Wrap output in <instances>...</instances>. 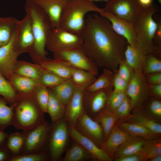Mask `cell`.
<instances>
[{"label": "cell", "mask_w": 161, "mask_h": 161, "mask_svg": "<svg viewBox=\"0 0 161 161\" xmlns=\"http://www.w3.org/2000/svg\"><path fill=\"white\" fill-rule=\"evenodd\" d=\"M24 8L30 17L34 39L31 52L39 58H45L47 54L45 49L47 42L52 28L50 21L43 10L29 0L26 2Z\"/></svg>", "instance_id": "cell-4"}, {"label": "cell", "mask_w": 161, "mask_h": 161, "mask_svg": "<svg viewBox=\"0 0 161 161\" xmlns=\"http://www.w3.org/2000/svg\"><path fill=\"white\" fill-rule=\"evenodd\" d=\"M116 124L132 136L143 137L146 140L159 137L146 128L139 124L127 122H119Z\"/></svg>", "instance_id": "cell-28"}, {"label": "cell", "mask_w": 161, "mask_h": 161, "mask_svg": "<svg viewBox=\"0 0 161 161\" xmlns=\"http://www.w3.org/2000/svg\"><path fill=\"white\" fill-rule=\"evenodd\" d=\"M143 161L149 160L154 157L161 154V138L160 136L146 140L140 152Z\"/></svg>", "instance_id": "cell-34"}, {"label": "cell", "mask_w": 161, "mask_h": 161, "mask_svg": "<svg viewBox=\"0 0 161 161\" xmlns=\"http://www.w3.org/2000/svg\"><path fill=\"white\" fill-rule=\"evenodd\" d=\"M150 161H161V154L157 155L149 160Z\"/></svg>", "instance_id": "cell-55"}, {"label": "cell", "mask_w": 161, "mask_h": 161, "mask_svg": "<svg viewBox=\"0 0 161 161\" xmlns=\"http://www.w3.org/2000/svg\"><path fill=\"white\" fill-rule=\"evenodd\" d=\"M94 119L101 125L104 133L105 141L117 122V117L114 112L105 108L97 115Z\"/></svg>", "instance_id": "cell-32"}, {"label": "cell", "mask_w": 161, "mask_h": 161, "mask_svg": "<svg viewBox=\"0 0 161 161\" xmlns=\"http://www.w3.org/2000/svg\"><path fill=\"white\" fill-rule=\"evenodd\" d=\"M149 96L161 99V84H148Z\"/></svg>", "instance_id": "cell-49"}, {"label": "cell", "mask_w": 161, "mask_h": 161, "mask_svg": "<svg viewBox=\"0 0 161 161\" xmlns=\"http://www.w3.org/2000/svg\"><path fill=\"white\" fill-rule=\"evenodd\" d=\"M144 75L148 84H161V72L152 73Z\"/></svg>", "instance_id": "cell-48"}, {"label": "cell", "mask_w": 161, "mask_h": 161, "mask_svg": "<svg viewBox=\"0 0 161 161\" xmlns=\"http://www.w3.org/2000/svg\"><path fill=\"white\" fill-rule=\"evenodd\" d=\"M161 72V61L153 54L147 55L142 73L144 75Z\"/></svg>", "instance_id": "cell-37"}, {"label": "cell", "mask_w": 161, "mask_h": 161, "mask_svg": "<svg viewBox=\"0 0 161 161\" xmlns=\"http://www.w3.org/2000/svg\"><path fill=\"white\" fill-rule=\"evenodd\" d=\"M84 91L76 86L72 96L66 106L64 117L69 126L75 127L78 118L85 112L83 101Z\"/></svg>", "instance_id": "cell-18"}, {"label": "cell", "mask_w": 161, "mask_h": 161, "mask_svg": "<svg viewBox=\"0 0 161 161\" xmlns=\"http://www.w3.org/2000/svg\"><path fill=\"white\" fill-rule=\"evenodd\" d=\"M34 43L30 17L26 13L24 17L17 21L14 41V47L19 54L23 52H31Z\"/></svg>", "instance_id": "cell-12"}, {"label": "cell", "mask_w": 161, "mask_h": 161, "mask_svg": "<svg viewBox=\"0 0 161 161\" xmlns=\"http://www.w3.org/2000/svg\"><path fill=\"white\" fill-rule=\"evenodd\" d=\"M105 11L91 0H70L63 12L59 27L81 35L85 26L86 15L91 12L100 14Z\"/></svg>", "instance_id": "cell-2"}, {"label": "cell", "mask_w": 161, "mask_h": 161, "mask_svg": "<svg viewBox=\"0 0 161 161\" xmlns=\"http://www.w3.org/2000/svg\"><path fill=\"white\" fill-rule=\"evenodd\" d=\"M131 136L116 124L102 144L101 148L112 158L117 148Z\"/></svg>", "instance_id": "cell-20"}, {"label": "cell", "mask_w": 161, "mask_h": 161, "mask_svg": "<svg viewBox=\"0 0 161 161\" xmlns=\"http://www.w3.org/2000/svg\"><path fill=\"white\" fill-rule=\"evenodd\" d=\"M114 75V73L111 70L103 68L101 74L85 91L94 92L102 90H112Z\"/></svg>", "instance_id": "cell-24"}, {"label": "cell", "mask_w": 161, "mask_h": 161, "mask_svg": "<svg viewBox=\"0 0 161 161\" xmlns=\"http://www.w3.org/2000/svg\"><path fill=\"white\" fill-rule=\"evenodd\" d=\"M124 59L135 72H142L147 55L137 47L127 44Z\"/></svg>", "instance_id": "cell-22"}, {"label": "cell", "mask_w": 161, "mask_h": 161, "mask_svg": "<svg viewBox=\"0 0 161 161\" xmlns=\"http://www.w3.org/2000/svg\"><path fill=\"white\" fill-rule=\"evenodd\" d=\"M81 35V48L88 57L98 66L116 73L128 43L114 31L110 21L98 13L89 14Z\"/></svg>", "instance_id": "cell-1"}, {"label": "cell", "mask_w": 161, "mask_h": 161, "mask_svg": "<svg viewBox=\"0 0 161 161\" xmlns=\"http://www.w3.org/2000/svg\"><path fill=\"white\" fill-rule=\"evenodd\" d=\"M18 21L13 17H0V47L8 43L15 34Z\"/></svg>", "instance_id": "cell-27"}, {"label": "cell", "mask_w": 161, "mask_h": 161, "mask_svg": "<svg viewBox=\"0 0 161 161\" xmlns=\"http://www.w3.org/2000/svg\"><path fill=\"white\" fill-rule=\"evenodd\" d=\"M92 159L90 154L80 144L74 141L61 161H85Z\"/></svg>", "instance_id": "cell-31"}, {"label": "cell", "mask_w": 161, "mask_h": 161, "mask_svg": "<svg viewBox=\"0 0 161 161\" xmlns=\"http://www.w3.org/2000/svg\"><path fill=\"white\" fill-rule=\"evenodd\" d=\"M9 134L4 131L0 130V148L5 146Z\"/></svg>", "instance_id": "cell-53"}, {"label": "cell", "mask_w": 161, "mask_h": 161, "mask_svg": "<svg viewBox=\"0 0 161 161\" xmlns=\"http://www.w3.org/2000/svg\"><path fill=\"white\" fill-rule=\"evenodd\" d=\"M158 10L157 7L153 4L145 8L133 24L137 36L136 47L146 55L160 54V49L154 43L158 24L153 16Z\"/></svg>", "instance_id": "cell-3"}, {"label": "cell", "mask_w": 161, "mask_h": 161, "mask_svg": "<svg viewBox=\"0 0 161 161\" xmlns=\"http://www.w3.org/2000/svg\"><path fill=\"white\" fill-rule=\"evenodd\" d=\"M96 76L86 71L74 68L71 78L77 87L85 90L95 80Z\"/></svg>", "instance_id": "cell-33"}, {"label": "cell", "mask_w": 161, "mask_h": 161, "mask_svg": "<svg viewBox=\"0 0 161 161\" xmlns=\"http://www.w3.org/2000/svg\"><path fill=\"white\" fill-rule=\"evenodd\" d=\"M138 1L144 8L150 7L153 4V0H138Z\"/></svg>", "instance_id": "cell-54"}, {"label": "cell", "mask_w": 161, "mask_h": 161, "mask_svg": "<svg viewBox=\"0 0 161 161\" xmlns=\"http://www.w3.org/2000/svg\"><path fill=\"white\" fill-rule=\"evenodd\" d=\"M15 34L8 43L0 47V72L7 77L12 73L19 54L14 46Z\"/></svg>", "instance_id": "cell-19"}, {"label": "cell", "mask_w": 161, "mask_h": 161, "mask_svg": "<svg viewBox=\"0 0 161 161\" xmlns=\"http://www.w3.org/2000/svg\"><path fill=\"white\" fill-rule=\"evenodd\" d=\"M126 93L131 101L133 112L139 111L149 96L148 84L142 72H134L129 82Z\"/></svg>", "instance_id": "cell-11"}, {"label": "cell", "mask_w": 161, "mask_h": 161, "mask_svg": "<svg viewBox=\"0 0 161 161\" xmlns=\"http://www.w3.org/2000/svg\"><path fill=\"white\" fill-rule=\"evenodd\" d=\"M49 99L47 113L50 116L52 122H55L64 117L66 106L57 97L52 89L49 90Z\"/></svg>", "instance_id": "cell-26"}, {"label": "cell", "mask_w": 161, "mask_h": 161, "mask_svg": "<svg viewBox=\"0 0 161 161\" xmlns=\"http://www.w3.org/2000/svg\"><path fill=\"white\" fill-rule=\"evenodd\" d=\"M112 90H102L94 92L84 90L83 101L86 112L94 118L106 108L109 96Z\"/></svg>", "instance_id": "cell-14"}, {"label": "cell", "mask_w": 161, "mask_h": 161, "mask_svg": "<svg viewBox=\"0 0 161 161\" xmlns=\"http://www.w3.org/2000/svg\"><path fill=\"white\" fill-rule=\"evenodd\" d=\"M13 155L5 146L0 148V161H10Z\"/></svg>", "instance_id": "cell-51"}, {"label": "cell", "mask_w": 161, "mask_h": 161, "mask_svg": "<svg viewBox=\"0 0 161 161\" xmlns=\"http://www.w3.org/2000/svg\"><path fill=\"white\" fill-rule=\"evenodd\" d=\"M158 2L160 4H161V0H157Z\"/></svg>", "instance_id": "cell-57"}, {"label": "cell", "mask_w": 161, "mask_h": 161, "mask_svg": "<svg viewBox=\"0 0 161 161\" xmlns=\"http://www.w3.org/2000/svg\"><path fill=\"white\" fill-rule=\"evenodd\" d=\"M44 71L39 79L42 85L46 87L52 88L66 79L44 69Z\"/></svg>", "instance_id": "cell-41"}, {"label": "cell", "mask_w": 161, "mask_h": 161, "mask_svg": "<svg viewBox=\"0 0 161 161\" xmlns=\"http://www.w3.org/2000/svg\"><path fill=\"white\" fill-rule=\"evenodd\" d=\"M82 44L80 35L70 32L59 27L52 28L46 47L55 52L80 47Z\"/></svg>", "instance_id": "cell-8"}, {"label": "cell", "mask_w": 161, "mask_h": 161, "mask_svg": "<svg viewBox=\"0 0 161 161\" xmlns=\"http://www.w3.org/2000/svg\"><path fill=\"white\" fill-rule=\"evenodd\" d=\"M13 81L17 89L25 94L31 92L36 84L35 80L21 76L15 77Z\"/></svg>", "instance_id": "cell-39"}, {"label": "cell", "mask_w": 161, "mask_h": 161, "mask_svg": "<svg viewBox=\"0 0 161 161\" xmlns=\"http://www.w3.org/2000/svg\"><path fill=\"white\" fill-rule=\"evenodd\" d=\"M116 161H143L140 153L129 154L114 159Z\"/></svg>", "instance_id": "cell-50"}, {"label": "cell", "mask_w": 161, "mask_h": 161, "mask_svg": "<svg viewBox=\"0 0 161 161\" xmlns=\"http://www.w3.org/2000/svg\"><path fill=\"white\" fill-rule=\"evenodd\" d=\"M142 106H144V109L140 110L142 112L139 111L142 114L160 123L161 119L160 99L149 96Z\"/></svg>", "instance_id": "cell-29"}, {"label": "cell", "mask_w": 161, "mask_h": 161, "mask_svg": "<svg viewBox=\"0 0 161 161\" xmlns=\"http://www.w3.org/2000/svg\"><path fill=\"white\" fill-rule=\"evenodd\" d=\"M146 140L142 137L131 136L117 148L112 158L114 160L120 157L140 153Z\"/></svg>", "instance_id": "cell-21"}, {"label": "cell", "mask_w": 161, "mask_h": 161, "mask_svg": "<svg viewBox=\"0 0 161 161\" xmlns=\"http://www.w3.org/2000/svg\"><path fill=\"white\" fill-rule=\"evenodd\" d=\"M49 90L42 85L35 94V100L43 113H47V108L49 99Z\"/></svg>", "instance_id": "cell-44"}, {"label": "cell", "mask_w": 161, "mask_h": 161, "mask_svg": "<svg viewBox=\"0 0 161 161\" xmlns=\"http://www.w3.org/2000/svg\"><path fill=\"white\" fill-rule=\"evenodd\" d=\"M24 143L23 133L16 132L9 134L5 146L14 157L21 154Z\"/></svg>", "instance_id": "cell-36"}, {"label": "cell", "mask_w": 161, "mask_h": 161, "mask_svg": "<svg viewBox=\"0 0 161 161\" xmlns=\"http://www.w3.org/2000/svg\"><path fill=\"white\" fill-rule=\"evenodd\" d=\"M135 72L124 59L119 64L116 72L121 78L129 82Z\"/></svg>", "instance_id": "cell-46"}, {"label": "cell", "mask_w": 161, "mask_h": 161, "mask_svg": "<svg viewBox=\"0 0 161 161\" xmlns=\"http://www.w3.org/2000/svg\"><path fill=\"white\" fill-rule=\"evenodd\" d=\"M55 58L61 60L74 68L83 69L97 76L98 66L84 52L81 47L54 52Z\"/></svg>", "instance_id": "cell-10"}, {"label": "cell", "mask_w": 161, "mask_h": 161, "mask_svg": "<svg viewBox=\"0 0 161 161\" xmlns=\"http://www.w3.org/2000/svg\"><path fill=\"white\" fill-rule=\"evenodd\" d=\"M13 105L11 125L16 129L30 130L45 121L44 113L35 100L24 97Z\"/></svg>", "instance_id": "cell-5"}, {"label": "cell", "mask_w": 161, "mask_h": 161, "mask_svg": "<svg viewBox=\"0 0 161 161\" xmlns=\"http://www.w3.org/2000/svg\"><path fill=\"white\" fill-rule=\"evenodd\" d=\"M50 160L47 150L40 152L21 154L12 157L10 161H48Z\"/></svg>", "instance_id": "cell-38"}, {"label": "cell", "mask_w": 161, "mask_h": 161, "mask_svg": "<svg viewBox=\"0 0 161 161\" xmlns=\"http://www.w3.org/2000/svg\"><path fill=\"white\" fill-rule=\"evenodd\" d=\"M92 1H104L106 2L108 0H91Z\"/></svg>", "instance_id": "cell-56"}, {"label": "cell", "mask_w": 161, "mask_h": 161, "mask_svg": "<svg viewBox=\"0 0 161 161\" xmlns=\"http://www.w3.org/2000/svg\"><path fill=\"white\" fill-rule=\"evenodd\" d=\"M75 128L81 134L101 147L104 141V135L100 124L85 112L78 118Z\"/></svg>", "instance_id": "cell-13"}, {"label": "cell", "mask_w": 161, "mask_h": 161, "mask_svg": "<svg viewBox=\"0 0 161 161\" xmlns=\"http://www.w3.org/2000/svg\"><path fill=\"white\" fill-rule=\"evenodd\" d=\"M0 95L8 102H12L17 99L15 92L10 83L0 72Z\"/></svg>", "instance_id": "cell-42"}, {"label": "cell", "mask_w": 161, "mask_h": 161, "mask_svg": "<svg viewBox=\"0 0 161 161\" xmlns=\"http://www.w3.org/2000/svg\"><path fill=\"white\" fill-rule=\"evenodd\" d=\"M39 6L48 17L52 28L59 27L63 12L70 0H29Z\"/></svg>", "instance_id": "cell-17"}, {"label": "cell", "mask_w": 161, "mask_h": 161, "mask_svg": "<svg viewBox=\"0 0 161 161\" xmlns=\"http://www.w3.org/2000/svg\"><path fill=\"white\" fill-rule=\"evenodd\" d=\"M8 101L4 97H0V130L4 131L12 125L13 105H7Z\"/></svg>", "instance_id": "cell-35"}, {"label": "cell", "mask_w": 161, "mask_h": 161, "mask_svg": "<svg viewBox=\"0 0 161 161\" xmlns=\"http://www.w3.org/2000/svg\"><path fill=\"white\" fill-rule=\"evenodd\" d=\"M99 14L110 21L114 31L124 38L128 44L137 46V36L133 24L114 16L108 11H105Z\"/></svg>", "instance_id": "cell-15"}, {"label": "cell", "mask_w": 161, "mask_h": 161, "mask_svg": "<svg viewBox=\"0 0 161 161\" xmlns=\"http://www.w3.org/2000/svg\"><path fill=\"white\" fill-rule=\"evenodd\" d=\"M69 125L64 117L50 125L47 150L50 160L60 161L66 151L70 137Z\"/></svg>", "instance_id": "cell-6"}, {"label": "cell", "mask_w": 161, "mask_h": 161, "mask_svg": "<svg viewBox=\"0 0 161 161\" xmlns=\"http://www.w3.org/2000/svg\"><path fill=\"white\" fill-rule=\"evenodd\" d=\"M35 67L28 65L20 66L17 70V73L20 76L34 80L40 78L43 72Z\"/></svg>", "instance_id": "cell-45"}, {"label": "cell", "mask_w": 161, "mask_h": 161, "mask_svg": "<svg viewBox=\"0 0 161 161\" xmlns=\"http://www.w3.org/2000/svg\"><path fill=\"white\" fill-rule=\"evenodd\" d=\"M132 110L131 101L127 95L124 100L114 112L118 119L117 122L121 121L128 117L131 114Z\"/></svg>", "instance_id": "cell-43"}, {"label": "cell", "mask_w": 161, "mask_h": 161, "mask_svg": "<svg viewBox=\"0 0 161 161\" xmlns=\"http://www.w3.org/2000/svg\"><path fill=\"white\" fill-rule=\"evenodd\" d=\"M119 122L137 123L146 128L158 136H160L161 134V124L145 116L140 111L133 112V114H130L127 118Z\"/></svg>", "instance_id": "cell-25"}, {"label": "cell", "mask_w": 161, "mask_h": 161, "mask_svg": "<svg viewBox=\"0 0 161 161\" xmlns=\"http://www.w3.org/2000/svg\"><path fill=\"white\" fill-rule=\"evenodd\" d=\"M50 126L48 122L45 121L32 129L23 131L24 143L21 154L38 153L47 150Z\"/></svg>", "instance_id": "cell-7"}, {"label": "cell", "mask_w": 161, "mask_h": 161, "mask_svg": "<svg viewBox=\"0 0 161 161\" xmlns=\"http://www.w3.org/2000/svg\"><path fill=\"white\" fill-rule=\"evenodd\" d=\"M68 131L70 137L82 145L92 159L100 161H111L113 160L93 141L79 133L75 127L69 126Z\"/></svg>", "instance_id": "cell-16"}, {"label": "cell", "mask_w": 161, "mask_h": 161, "mask_svg": "<svg viewBox=\"0 0 161 161\" xmlns=\"http://www.w3.org/2000/svg\"><path fill=\"white\" fill-rule=\"evenodd\" d=\"M129 82L114 73L113 90L115 91H126Z\"/></svg>", "instance_id": "cell-47"}, {"label": "cell", "mask_w": 161, "mask_h": 161, "mask_svg": "<svg viewBox=\"0 0 161 161\" xmlns=\"http://www.w3.org/2000/svg\"><path fill=\"white\" fill-rule=\"evenodd\" d=\"M157 27L156 29L154 40H155L157 44V47L160 49L161 43V23L159 21L157 22Z\"/></svg>", "instance_id": "cell-52"}, {"label": "cell", "mask_w": 161, "mask_h": 161, "mask_svg": "<svg viewBox=\"0 0 161 161\" xmlns=\"http://www.w3.org/2000/svg\"><path fill=\"white\" fill-rule=\"evenodd\" d=\"M103 8L134 24L144 8L138 0H108Z\"/></svg>", "instance_id": "cell-9"}, {"label": "cell", "mask_w": 161, "mask_h": 161, "mask_svg": "<svg viewBox=\"0 0 161 161\" xmlns=\"http://www.w3.org/2000/svg\"><path fill=\"white\" fill-rule=\"evenodd\" d=\"M126 96V91L119 92L112 90L109 96L106 108L114 112Z\"/></svg>", "instance_id": "cell-40"}, {"label": "cell", "mask_w": 161, "mask_h": 161, "mask_svg": "<svg viewBox=\"0 0 161 161\" xmlns=\"http://www.w3.org/2000/svg\"><path fill=\"white\" fill-rule=\"evenodd\" d=\"M76 86L71 78L66 79L62 83L52 88L57 97L66 106L72 96Z\"/></svg>", "instance_id": "cell-30"}, {"label": "cell", "mask_w": 161, "mask_h": 161, "mask_svg": "<svg viewBox=\"0 0 161 161\" xmlns=\"http://www.w3.org/2000/svg\"><path fill=\"white\" fill-rule=\"evenodd\" d=\"M42 63L41 66L44 69L52 72L64 79L71 78L74 67L59 59L53 60L45 59Z\"/></svg>", "instance_id": "cell-23"}]
</instances>
